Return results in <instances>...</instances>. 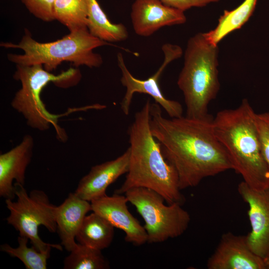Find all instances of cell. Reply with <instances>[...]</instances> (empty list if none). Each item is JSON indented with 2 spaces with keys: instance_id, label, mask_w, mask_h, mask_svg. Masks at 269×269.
<instances>
[{
  "instance_id": "6da1fadb",
  "label": "cell",
  "mask_w": 269,
  "mask_h": 269,
  "mask_svg": "<svg viewBox=\"0 0 269 269\" xmlns=\"http://www.w3.org/2000/svg\"><path fill=\"white\" fill-rule=\"evenodd\" d=\"M161 108L155 102L151 104L150 129L164 157L176 171L181 190L233 169L225 148L214 134L213 118L182 116L168 119L163 116Z\"/></svg>"
},
{
  "instance_id": "7a4b0ae2",
  "label": "cell",
  "mask_w": 269,
  "mask_h": 269,
  "mask_svg": "<svg viewBox=\"0 0 269 269\" xmlns=\"http://www.w3.org/2000/svg\"><path fill=\"white\" fill-rule=\"evenodd\" d=\"M151 104L149 100L145 102L129 127L128 171L123 184L115 193L124 194L132 188L144 187L159 194L168 204L183 205L185 198L179 187L176 171L164 157L160 144L151 131Z\"/></svg>"
},
{
  "instance_id": "3957f363",
  "label": "cell",
  "mask_w": 269,
  "mask_h": 269,
  "mask_svg": "<svg viewBox=\"0 0 269 269\" xmlns=\"http://www.w3.org/2000/svg\"><path fill=\"white\" fill-rule=\"evenodd\" d=\"M255 116L248 100L244 99L237 108L218 112L212 125L233 169L250 187L260 190L269 187V169L262 152Z\"/></svg>"
},
{
  "instance_id": "277c9868",
  "label": "cell",
  "mask_w": 269,
  "mask_h": 269,
  "mask_svg": "<svg viewBox=\"0 0 269 269\" xmlns=\"http://www.w3.org/2000/svg\"><path fill=\"white\" fill-rule=\"evenodd\" d=\"M218 52L217 45L209 42L204 33H197L188 41L177 82L184 96L187 117L213 118L208 108L220 89Z\"/></svg>"
},
{
  "instance_id": "5b68a950",
  "label": "cell",
  "mask_w": 269,
  "mask_h": 269,
  "mask_svg": "<svg viewBox=\"0 0 269 269\" xmlns=\"http://www.w3.org/2000/svg\"><path fill=\"white\" fill-rule=\"evenodd\" d=\"M104 45L115 46L94 36L87 28L70 31L61 39L45 43L35 40L26 29L18 44L0 43V46L5 48H19L23 51L22 54H8L7 58L10 61L16 65H42L49 72L65 61L72 62L75 66L98 67L103 63L102 57L93 50Z\"/></svg>"
},
{
  "instance_id": "8992f818",
  "label": "cell",
  "mask_w": 269,
  "mask_h": 269,
  "mask_svg": "<svg viewBox=\"0 0 269 269\" xmlns=\"http://www.w3.org/2000/svg\"><path fill=\"white\" fill-rule=\"evenodd\" d=\"M79 76L78 71L72 68L56 75L42 65H16L13 77L20 82L21 88L15 94L11 106L23 116L29 127L44 131L52 125L59 133L62 131L57 125L58 116L47 111L40 98L41 92L50 82L66 87L77 82Z\"/></svg>"
},
{
  "instance_id": "52a82bcc",
  "label": "cell",
  "mask_w": 269,
  "mask_h": 269,
  "mask_svg": "<svg viewBox=\"0 0 269 269\" xmlns=\"http://www.w3.org/2000/svg\"><path fill=\"white\" fill-rule=\"evenodd\" d=\"M17 200L5 199L9 215L6 220L25 237L37 251L45 252L55 248L62 251L59 244L43 242L38 235V228L43 225L51 233L57 231L56 214L57 206L51 204L46 194L42 190H33L28 194L23 185L14 183Z\"/></svg>"
},
{
  "instance_id": "ba28073f",
  "label": "cell",
  "mask_w": 269,
  "mask_h": 269,
  "mask_svg": "<svg viewBox=\"0 0 269 269\" xmlns=\"http://www.w3.org/2000/svg\"><path fill=\"white\" fill-rule=\"evenodd\" d=\"M124 194L143 219L147 242L159 243L178 237L188 228L190 215L182 205H166L162 196L144 187L132 188Z\"/></svg>"
},
{
  "instance_id": "9c48e42d",
  "label": "cell",
  "mask_w": 269,
  "mask_h": 269,
  "mask_svg": "<svg viewBox=\"0 0 269 269\" xmlns=\"http://www.w3.org/2000/svg\"><path fill=\"white\" fill-rule=\"evenodd\" d=\"M162 50L164 55L162 64L152 76L144 80L133 76L125 64L123 54L121 52L117 54L118 64L122 73L121 82L126 88L121 103V109L125 115L129 114L134 95L139 93L150 96L170 118L183 116V108L180 103L165 98L159 85V80L164 69L172 61L180 57L182 51L179 46L169 43L162 45Z\"/></svg>"
},
{
  "instance_id": "30bf717a",
  "label": "cell",
  "mask_w": 269,
  "mask_h": 269,
  "mask_svg": "<svg viewBox=\"0 0 269 269\" xmlns=\"http://www.w3.org/2000/svg\"><path fill=\"white\" fill-rule=\"evenodd\" d=\"M238 191L249 205L251 230L247 235L248 245L265 261L269 256V187L255 190L243 181L238 184Z\"/></svg>"
},
{
  "instance_id": "8fae6325",
  "label": "cell",
  "mask_w": 269,
  "mask_h": 269,
  "mask_svg": "<svg viewBox=\"0 0 269 269\" xmlns=\"http://www.w3.org/2000/svg\"><path fill=\"white\" fill-rule=\"evenodd\" d=\"M128 202L125 195L115 193L110 196L106 195L91 202L92 211L124 231L127 242L141 246L147 242V234L144 227L129 211Z\"/></svg>"
},
{
  "instance_id": "7c38bea8",
  "label": "cell",
  "mask_w": 269,
  "mask_h": 269,
  "mask_svg": "<svg viewBox=\"0 0 269 269\" xmlns=\"http://www.w3.org/2000/svg\"><path fill=\"white\" fill-rule=\"evenodd\" d=\"M208 269H266L264 260L255 254L247 235L231 232L222 235L215 251L207 262Z\"/></svg>"
},
{
  "instance_id": "4fadbf2b",
  "label": "cell",
  "mask_w": 269,
  "mask_h": 269,
  "mask_svg": "<svg viewBox=\"0 0 269 269\" xmlns=\"http://www.w3.org/2000/svg\"><path fill=\"white\" fill-rule=\"evenodd\" d=\"M184 12L160 0H135L130 15L135 33L147 37L162 27L184 23L186 17Z\"/></svg>"
},
{
  "instance_id": "5bb4252c",
  "label": "cell",
  "mask_w": 269,
  "mask_h": 269,
  "mask_svg": "<svg viewBox=\"0 0 269 269\" xmlns=\"http://www.w3.org/2000/svg\"><path fill=\"white\" fill-rule=\"evenodd\" d=\"M129 148L116 158L93 166L80 180L75 193L90 202L106 194L110 185L128 171Z\"/></svg>"
},
{
  "instance_id": "9a60e30c",
  "label": "cell",
  "mask_w": 269,
  "mask_h": 269,
  "mask_svg": "<svg viewBox=\"0 0 269 269\" xmlns=\"http://www.w3.org/2000/svg\"><path fill=\"white\" fill-rule=\"evenodd\" d=\"M34 141L29 134L25 135L21 141L9 151L0 155V196L5 199L13 200L15 196V183L24 185L26 168L30 163Z\"/></svg>"
},
{
  "instance_id": "2e32d148",
  "label": "cell",
  "mask_w": 269,
  "mask_h": 269,
  "mask_svg": "<svg viewBox=\"0 0 269 269\" xmlns=\"http://www.w3.org/2000/svg\"><path fill=\"white\" fill-rule=\"evenodd\" d=\"M92 211L91 202L70 193L57 206L56 214L57 231L62 245L71 252L78 246L75 239L87 213Z\"/></svg>"
},
{
  "instance_id": "e0dca14e",
  "label": "cell",
  "mask_w": 269,
  "mask_h": 269,
  "mask_svg": "<svg viewBox=\"0 0 269 269\" xmlns=\"http://www.w3.org/2000/svg\"><path fill=\"white\" fill-rule=\"evenodd\" d=\"M114 228L105 218L93 212L85 216L76 239L80 244L102 251L111 244Z\"/></svg>"
},
{
  "instance_id": "ac0fdd59",
  "label": "cell",
  "mask_w": 269,
  "mask_h": 269,
  "mask_svg": "<svg viewBox=\"0 0 269 269\" xmlns=\"http://www.w3.org/2000/svg\"><path fill=\"white\" fill-rule=\"evenodd\" d=\"M87 1V28L93 35L108 42H119L128 38L129 33L125 25L112 23L97 0Z\"/></svg>"
},
{
  "instance_id": "d6986e66",
  "label": "cell",
  "mask_w": 269,
  "mask_h": 269,
  "mask_svg": "<svg viewBox=\"0 0 269 269\" xmlns=\"http://www.w3.org/2000/svg\"><path fill=\"white\" fill-rule=\"evenodd\" d=\"M258 0H244L236 8L225 10L216 27L204 34L209 42L217 45L230 33L240 28L253 13Z\"/></svg>"
},
{
  "instance_id": "ffe728a7",
  "label": "cell",
  "mask_w": 269,
  "mask_h": 269,
  "mask_svg": "<svg viewBox=\"0 0 269 269\" xmlns=\"http://www.w3.org/2000/svg\"><path fill=\"white\" fill-rule=\"evenodd\" d=\"M55 19L73 31L87 28V0H55Z\"/></svg>"
},
{
  "instance_id": "44dd1931",
  "label": "cell",
  "mask_w": 269,
  "mask_h": 269,
  "mask_svg": "<svg viewBox=\"0 0 269 269\" xmlns=\"http://www.w3.org/2000/svg\"><path fill=\"white\" fill-rule=\"evenodd\" d=\"M65 269H107L110 268L101 250L78 243L64 261Z\"/></svg>"
},
{
  "instance_id": "7402d4cb",
  "label": "cell",
  "mask_w": 269,
  "mask_h": 269,
  "mask_svg": "<svg viewBox=\"0 0 269 269\" xmlns=\"http://www.w3.org/2000/svg\"><path fill=\"white\" fill-rule=\"evenodd\" d=\"M28 241V238L19 235L17 238L18 246L17 248H13L7 244H4L0 246V249L9 256L19 259L26 269H46L50 251L41 252L33 246L29 248Z\"/></svg>"
},
{
  "instance_id": "603a6c76",
  "label": "cell",
  "mask_w": 269,
  "mask_h": 269,
  "mask_svg": "<svg viewBox=\"0 0 269 269\" xmlns=\"http://www.w3.org/2000/svg\"><path fill=\"white\" fill-rule=\"evenodd\" d=\"M27 9L36 17L44 21L55 19V0H21Z\"/></svg>"
},
{
  "instance_id": "cb8c5ba5",
  "label": "cell",
  "mask_w": 269,
  "mask_h": 269,
  "mask_svg": "<svg viewBox=\"0 0 269 269\" xmlns=\"http://www.w3.org/2000/svg\"><path fill=\"white\" fill-rule=\"evenodd\" d=\"M255 119L262 152L269 169V112L256 113Z\"/></svg>"
},
{
  "instance_id": "d4e9b609",
  "label": "cell",
  "mask_w": 269,
  "mask_h": 269,
  "mask_svg": "<svg viewBox=\"0 0 269 269\" xmlns=\"http://www.w3.org/2000/svg\"><path fill=\"white\" fill-rule=\"evenodd\" d=\"M164 4L183 11L193 7H204L220 0H160Z\"/></svg>"
},
{
  "instance_id": "484cf974",
  "label": "cell",
  "mask_w": 269,
  "mask_h": 269,
  "mask_svg": "<svg viewBox=\"0 0 269 269\" xmlns=\"http://www.w3.org/2000/svg\"><path fill=\"white\" fill-rule=\"evenodd\" d=\"M264 261L266 269H269V256Z\"/></svg>"
}]
</instances>
